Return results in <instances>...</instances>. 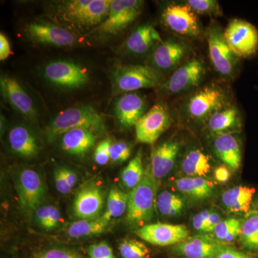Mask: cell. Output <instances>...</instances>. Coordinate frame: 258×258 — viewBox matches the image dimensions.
I'll use <instances>...</instances> for the list:
<instances>
[{"label":"cell","mask_w":258,"mask_h":258,"mask_svg":"<svg viewBox=\"0 0 258 258\" xmlns=\"http://www.w3.org/2000/svg\"><path fill=\"white\" fill-rule=\"evenodd\" d=\"M75 128L87 129L99 135L106 132V121L103 115L89 105L67 108L56 115L47 127V141L54 142Z\"/></svg>","instance_id":"cell-1"},{"label":"cell","mask_w":258,"mask_h":258,"mask_svg":"<svg viewBox=\"0 0 258 258\" xmlns=\"http://www.w3.org/2000/svg\"><path fill=\"white\" fill-rule=\"evenodd\" d=\"M157 186L158 181L148 166L142 181L128 195V223L142 227L154 219L157 210Z\"/></svg>","instance_id":"cell-2"},{"label":"cell","mask_w":258,"mask_h":258,"mask_svg":"<svg viewBox=\"0 0 258 258\" xmlns=\"http://www.w3.org/2000/svg\"><path fill=\"white\" fill-rule=\"evenodd\" d=\"M164 83L162 75L157 69L143 64H119L112 74V88L115 94L159 87Z\"/></svg>","instance_id":"cell-3"},{"label":"cell","mask_w":258,"mask_h":258,"mask_svg":"<svg viewBox=\"0 0 258 258\" xmlns=\"http://www.w3.org/2000/svg\"><path fill=\"white\" fill-rule=\"evenodd\" d=\"M111 0H71L61 3L57 15L66 23L79 28L101 25L108 16Z\"/></svg>","instance_id":"cell-4"},{"label":"cell","mask_w":258,"mask_h":258,"mask_svg":"<svg viewBox=\"0 0 258 258\" xmlns=\"http://www.w3.org/2000/svg\"><path fill=\"white\" fill-rule=\"evenodd\" d=\"M44 77L54 86L66 89H78L89 83L90 74L86 68L70 60L49 62L43 71Z\"/></svg>","instance_id":"cell-5"},{"label":"cell","mask_w":258,"mask_h":258,"mask_svg":"<svg viewBox=\"0 0 258 258\" xmlns=\"http://www.w3.org/2000/svg\"><path fill=\"white\" fill-rule=\"evenodd\" d=\"M230 48L237 57H249L258 50V30L245 20H231L223 32Z\"/></svg>","instance_id":"cell-6"},{"label":"cell","mask_w":258,"mask_h":258,"mask_svg":"<svg viewBox=\"0 0 258 258\" xmlns=\"http://www.w3.org/2000/svg\"><path fill=\"white\" fill-rule=\"evenodd\" d=\"M143 5L140 0H112L108 16L97 30L103 35H116L138 18Z\"/></svg>","instance_id":"cell-7"},{"label":"cell","mask_w":258,"mask_h":258,"mask_svg":"<svg viewBox=\"0 0 258 258\" xmlns=\"http://www.w3.org/2000/svg\"><path fill=\"white\" fill-rule=\"evenodd\" d=\"M227 101L223 88L216 85L205 86L189 98L188 114L193 119L208 120L214 113L227 106Z\"/></svg>","instance_id":"cell-8"},{"label":"cell","mask_w":258,"mask_h":258,"mask_svg":"<svg viewBox=\"0 0 258 258\" xmlns=\"http://www.w3.org/2000/svg\"><path fill=\"white\" fill-rule=\"evenodd\" d=\"M171 123L170 112L164 103L154 105L135 125L139 143L153 144L169 128Z\"/></svg>","instance_id":"cell-9"},{"label":"cell","mask_w":258,"mask_h":258,"mask_svg":"<svg viewBox=\"0 0 258 258\" xmlns=\"http://www.w3.org/2000/svg\"><path fill=\"white\" fill-rule=\"evenodd\" d=\"M209 55L212 66L219 74L231 76L235 72L237 56L234 53L217 25H212L208 32Z\"/></svg>","instance_id":"cell-10"},{"label":"cell","mask_w":258,"mask_h":258,"mask_svg":"<svg viewBox=\"0 0 258 258\" xmlns=\"http://www.w3.org/2000/svg\"><path fill=\"white\" fill-rule=\"evenodd\" d=\"M19 203L26 211L35 212L46 198V188L40 174L30 169H25L17 180Z\"/></svg>","instance_id":"cell-11"},{"label":"cell","mask_w":258,"mask_h":258,"mask_svg":"<svg viewBox=\"0 0 258 258\" xmlns=\"http://www.w3.org/2000/svg\"><path fill=\"white\" fill-rule=\"evenodd\" d=\"M139 238L154 245H175L189 237V231L184 225L166 223L147 224L135 231Z\"/></svg>","instance_id":"cell-12"},{"label":"cell","mask_w":258,"mask_h":258,"mask_svg":"<svg viewBox=\"0 0 258 258\" xmlns=\"http://www.w3.org/2000/svg\"><path fill=\"white\" fill-rule=\"evenodd\" d=\"M206 74L205 64L192 58L178 67L163 84V89L171 94L185 92L199 86Z\"/></svg>","instance_id":"cell-13"},{"label":"cell","mask_w":258,"mask_h":258,"mask_svg":"<svg viewBox=\"0 0 258 258\" xmlns=\"http://www.w3.org/2000/svg\"><path fill=\"white\" fill-rule=\"evenodd\" d=\"M161 17L166 26L179 35L197 36L201 32L196 13L186 3L168 5L163 10Z\"/></svg>","instance_id":"cell-14"},{"label":"cell","mask_w":258,"mask_h":258,"mask_svg":"<svg viewBox=\"0 0 258 258\" xmlns=\"http://www.w3.org/2000/svg\"><path fill=\"white\" fill-rule=\"evenodd\" d=\"M104 195L101 186L88 183L79 190L73 203V212L79 220H93L101 216Z\"/></svg>","instance_id":"cell-15"},{"label":"cell","mask_w":258,"mask_h":258,"mask_svg":"<svg viewBox=\"0 0 258 258\" xmlns=\"http://www.w3.org/2000/svg\"><path fill=\"white\" fill-rule=\"evenodd\" d=\"M25 32L33 41L46 45L67 47L74 45L76 42L74 32L55 24L45 22L28 24Z\"/></svg>","instance_id":"cell-16"},{"label":"cell","mask_w":258,"mask_h":258,"mask_svg":"<svg viewBox=\"0 0 258 258\" xmlns=\"http://www.w3.org/2000/svg\"><path fill=\"white\" fill-rule=\"evenodd\" d=\"M224 244L212 234H200L173 246L171 252L180 258H215Z\"/></svg>","instance_id":"cell-17"},{"label":"cell","mask_w":258,"mask_h":258,"mask_svg":"<svg viewBox=\"0 0 258 258\" xmlns=\"http://www.w3.org/2000/svg\"><path fill=\"white\" fill-rule=\"evenodd\" d=\"M0 88L3 96L10 106L29 119H36L37 111L33 101L18 80L8 76H2Z\"/></svg>","instance_id":"cell-18"},{"label":"cell","mask_w":258,"mask_h":258,"mask_svg":"<svg viewBox=\"0 0 258 258\" xmlns=\"http://www.w3.org/2000/svg\"><path fill=\"white\" fill-rule=\"evenodd\" d=\"M181 148V142L174 139L161 144L152 151L149 166L157 181L164 179L173 170Z\"/></svg>","instance_id":"cell-19"},{"label":"cell","mask_w":258,"mask_h":258,"mask_svg":"<svg viewBox=\"0 0 258 258\" xmlns=\"http://www.w3.org/2000/svg\"><path fill=\"white\" fill-rule=\"evenodd\" d=\"M147 103L144 96L137 92L127 93L120 96L115 103V116L122 127L135 126L145 114Z\"/></svg>","instance_id":"cell-20"},{"label":"cell","mask_w":258,"mask_h":258,"mask_svg":"<svg viewBox=\"0 0 258 258\" xmlns=\"http://www.w3.org/2000/svg\"><path fill=\"white\" fill-rule=\"evenodd\" d=\"M188 47L184 42L176 40L162 41L154 47L152 60L156 69L169 71L177 67L184 58Z\"/></svg>","instance_id":"cell-21"},{"label":"cell","mask_w":258,"mask_h":258,"mask_svg":"<svg viewBox=\"0 0 258 258\" xmlns=\"http://www.w3.org/2000/svg\"><path fill=\"white\" fill-rule=\"evenodd\" d=\"M213 149L217 157L231 170H238L242 162V144L235 134L215 136Z\"/></svg>","instance_id":"cell-22"},{"label":"cell","mask_w":258,"mask_h":258,"mask_svg":"<svg viewBox=\"0 0 258 258\" xmlns=\"http://www.w3.org/2000/svg\"><path fill=\"white\" fill-rule=\"evenodd\" d=\"M173 185L178 191L193 203L205 201L215 193V184L207 178L183 176L174 180Z\"/></svg>","instance_id":"cell-23"},{"label":"cell","mask_w":258,"mask_h":258,"mask_svg":"<svg viewBox=\"0 0 258 258\" xmlns=\"http://www.w3.org/2000/svg\"><path fill=\"white\" fill-rule=\"evenodd\" d=\"M208 128L214 135L237 134L242 128V118L235 106L225 107L210 115Z\"/></svg>","instance_id":"cell-24"},{"label":"cell","mask_w":258,"mask_h":258,"mask_svg":"<svg viewBox=\"0 0 258 258\" xmlns=\"http://www.w3.org/2000/svg\"><path fill=\"white\" fill-rule=\"evenodd\" d=\"M10 149L20 157L30 159L36 157L40 152V146L35 134L26 126L15 125L8 136Z\"/></svg>","instance_id":"cell-25"},{"label":"cell","mask_w":258,"mask_h":258,"mask_svg":"<svg viewBox=\"0 0 258 258\" xmlns=\"http://www.w3.org/2000/svg\"><path fill=\"white\" fill-rule=\"evenodd\" d=\"M162 42L160 34L149 25H141L131 33L125 48L134 55H143Z\"/></svg>","instance_id":"cell-26"},{"label":"cell","mask_w":258,"mask_h":258,"mask_svg":"<svg viewBox=\"0 0 258 258\" xmlns=\"http://www.w3.org/2000/svg\"><path fill=\"white\" fill-rule=\"evenodd\" d=\"M97 134L84 128H75L61 136V147L71 155L83 156L94 146Z\"/></svg>","instance_id":"cell-27"},{"label":"cell","mask_w":258,"mask_h":258,"mask_svg":"<svg viewBox=\"0 0 258 258\" xmlns=\"http://www.w3.org/2000/svg\"><path fill=\"white\" fill-rule=\"evenodd\" d=\"M212 171L211 159L203 149L194 148L183 157L181 171L185 176L206 178Z\"/></svg>","instance_id":"cell-28"},{"label":"cell","mask_w":258,"mask_h":258,"mask_svg":"<svg viewBox=\"0 0 258 258\" xmlns=\"http://www.w3.org/2000/svg\"><path fill=\"white\" fill-rule=\"evenodd\" d=\"M254 190L248 186H233L226 189L221 196L224 208L232 213H247L252 203Z\"/></svg>","instance_id":"cell-29"},{"label":"cell","mask_w":258,"mask_h":258,"mask_svg":"<svg viewBox=\"0 0 258 258\" xmlns=\"http://www.w3.org/2000/svg\"><path fill=\"white\" fill-rule=\"evenodd\" d=\"M110 220L104 214L93 220H79L68 227L66 234L71 238H83L100 235L106 231Z\"/></svg>","instance_id":"cell-30"},{"label":"cell","mask_w":258,"mask_h":258,"mask_svg":"<svg viewBox=\"0 0 258 258\" xmlns=\"http://www.w3.org/2000/svg\"><path fill=\"white\" fill-rule=\"evenodd\" d=\"M239 240L247 252L258 254V210L247 212L242 220Z\"/></svg>","instance_id":"cell-31"},{"label":"cell","mask_w":258,"mask_h":258,"mask_svg":"<svg viewBox=\"0 0 258 258\" xmlns=\"http://www.w3.org/2000/svg\"><path fill=\"white\" fill-rule=\"evenodd\" d=\"M157 209L164 217L180 216L186 209V200L178 194L164 190L157 195Z\"/></svg>","instance_id":"cell-32"},{"label":"cell","mask_w":258,"mask_h":258,"mask_svg":"<svg viewBox=\"0 0 258 258\" xmlns=\"http://www.w3.org/2000/svg\"><path fill=\"white\" fill-rule=\"evenodd\" d=\"M142 149L132 159L120 174V181L125 189H134L142 181L144 175Z\"/></svg>","instance_id":"cell-33"},{"label":"cell","mask_w":258,"mask_h":258,"mask_svg":"<svg viewBox=\"0 0 258 258\" xmlns=\"http://www.w3.org/2000/svg\"><path fill=\"white\" fill-rule=\"evenodd\" d=\"M242 223V219L235 217L222 220L215 227L212 235L221 243L229 244L238 238Z\"/></svg>","instance_id":"cell-34"},{"label":"cell","mask_w":258,"mask_h":258,"mask_svg":"<svg viewBox=\"0 0 258 258\" xmlns=\"http://www.w3.org/2000/svg\"><path fill=\"white\" fill-rule=\"evenodd\" d=\"M128 195L119 188H111L107 199V209L104 215L111 220L121 217L128 208Z\"/></svg>","instance_id":"cell-35"},{"label":"cell","mask_w":258,"mask_h":258,"mask_svg":"<svg viewBox=\"0 0 258 258\" xmlns=\"http://www.w3.org/2000/svg\"><path fill=\"white\" fill-rule=\"evenodd\" d=\"M34 212L35 222L44 230H52L60 225V212L54 205L40 206Z\"/></svg>","instance_id":"cell-36"},{"label":"cell","mask_w":258,"mask_h":258,"mask_svg":"<svg viewBox=\"0 0 258 258\" xmlns=\"http://www.w3.org/2000/svg\"><path fill=\"white\" fill-rule=\"evenodd\" d=\"M119 252L123 258H148L150 254L149 247L142 241L135 239H128L120 242Z\"/></svg>","instance_id":"cell-37"},{"label":"cell","mask_w":258,"mask_h":258,"mask_svg":"<svg viewBox=\"0 0 258 258\" xmlns=\"http://www.w3.org/2000/svg\"><path fill=\"white\" fill-rule=\"evenodd\" d=\"M186 4L196 14L222 15L220 4L215 0H189Z\"/></svg>","instance_id":"cell-38"},{"label":"cell","mask_w":258,"mask_h":258,"mask_svg":"<svg viewBox=\"0 0 258 258\" xmlns=\"http://www.w3.org/2000/svg\"><path fill=\"white\" fill-rule=\"evenodd\" d=\"M33 258H85L79 252L71 249L53 247L33 253Z\"/></svg>","instance_id":"cell-39"},{"label":"cell","mask_w":258,"mask_h":258,"mask_svg":"<svg viewBox=\"0 0 258 258\" xmlns=\"http://www.w3.org/2000/svg\"><path fill=\"white\" fill-rule=\"evenodd\" d=\"M132 146L124 141L114 142L111 149V160L115 163H123L132 155Z\"/></svg>","instance_id":"cell-40"},{"label":"cell","mask_w":258,"mask_h":258,"mask_svg":"<svg viewBox=\"0 0 258 258\" xmlns=\"http://www.w3.org/2000/svg\"><path fill=\"white\" fill-rule=\"evenodd\" d=\"M112 141L110 139L102 141L95 149L94 160L98 165L104 166L111 160Z\"/></svg>","instance_id":"cell-41"},{"label":"cell","mask_w":258,"mask_h":258,"mask_svg":"<svg viewBox=\"0 0 258 258\" xmlns=\"http://www.w3.org/2000/svg\"><path fill=\"white\" fill-rule=\"evenodd\" d=\"M90 258H116L109 244L100 242L91 244L88 248Z\"/></svg>","instance_id":"cell-42"},{"label":"cell","mask_w":258,"mask_h":258,"mask_svg":"<svg viewBox=\"0 0 258 258\" xmlns=\"http://www.w3.org/2000/svg\"><path fill=\"white\" fill-rule=\"evenodd\" d=\"M215 258H255L249 252H242L230 244H224Z\"/></svg>","instance_id":"cell-43"},{"label":"cell","mask_w":258,"mask_h":258,"mask_svg":"<svg viewBox=\"0 0 258 258\" xmlns=\"http://www.w3.org/2000/svg\"><path fill=\"white\" fill-rule=\"evenodd\" d=\"M54 181H55L56 189L61 195H69L72 191V189L68 184L66 177H64L62 166L57 168L54 171Z\"/></svg>","instance_id":"cell-44"},{"label":"cell","mask_w":258,"mask_h":258,"mask_svg":"<svg viewBox=\"0 0 258 258\" xmlns=\"http://www.w3.org/2000/svg\"><path fill=\"white\" fill-rule=\"evenodd\" d=\"M212 209H206L203 211L196 214L192 219V225L194 229L201 233L205 234V227H206L207 221L210 213H211Z\"/></svg>","instance_id":"cell-45"},{"label":"cell","mask_w":258,"mask_h":258,"mask_svg":"<svg viewBox=\"0 0 258 258\" xmlns=\"http://www.w3.org/2000/svg\"><path fill=\"white\" fill-rule=\"evenodd\" d=\"M231 169L227 166L223 164L217 166L214 170V178L217 182L220 184H225L230 180L231 177Z\"/></svg>","instance_id":"cell-46"},{"label":"cell","mask_w":258,"mask_h":258,"mask_svg":"<svg viewBox=\"0 0 258 258\" xmlns=\"http://www.w3.org/2000/svg\"><path fill=\"white\" fill-rule=\"evenodd\" d=\"M222 220L221 214L216 210L212 209L211 213L207 221L206 227H205V234H211L213 232L215 227Z\"/></svg>","instance_id":"cell-47"},{"label":"cell","mask_w":258,"mask_h":258,"mask_svg":"<svg viewBox=\"0 0 258 258\" xmlns=\"http://www.w3.org/2000/svg\"><path fill=\"white\" fill-rule=\"evenodd\" d=\"M11 54V46L9 40L3 32L0 33V60H6Z\"/></svg>","instance_id":"cell-48"},{"label":"cell","mask_w":258,"mask_h":258,"mask_svg":"<svg viewBox=\"0 0 258 258\" xmlns=\"http://www.w3.org/2000/svg\"><path fill=\"white\" fill-rule=\"evenodd\" d=\"M62 171H63L64 177H66V181H67L68 184L71 186V189H74L75 186L78 182V175L72 169H69L67 167H64L62 166Z\"/></svg>","instance_id":"cell-49"},{"label":"cell","mask_w":258,"mask_h":258,"mask_svg":"<svg viewBox=\"0 0 258 258\" xmlns=\"http://www.w3.org/2000/svg\"><path fill=\"white\" fill-rule=\"evenodd\" d=\"M257 210H258V203H257Z\"/></svg>","instance_id":"cell-50"}]
</instances>
